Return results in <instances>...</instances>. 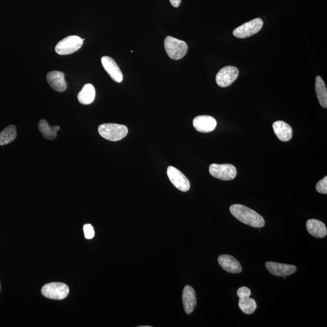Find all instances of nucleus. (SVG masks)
I'll list each match as a JSON object with an SVG mask.
<instances>
[{"label":"nucleus","mask_w":327,"mask_h":327,"mask_svg":"<svg viewBox=\"0 0 327 327\" xmlns=\"http://www.w3.org/2000/svg\"><path fill=\"white\" fill-rule=\"evenodd\" d=\"M239 70L235 66H226L221 69L216 76L217 85L221 88H226L233 84L238 78Z\"/></svg>","instance_id":"obj_9"},{"label":"nucleus","mask_w":327,"mask_h":327,"mask_svg":"<svg viewBox=\"0 0 327 327\" xmlns=\"http://www.w3.org/2000/svg\"><path fill=\"white\" fill-rule=\"evenodd\" d=\"M307 229L311 235L317 238H325L327 233L326 226L321 221L311 219L307 221Z\"/></svg>","instance_id":"obj_18"},{"label":"nucleus","mask_w":327,"mask_h":327,"mask_svg":"<svg viewBox=\"0 0 327 327\" xmlns=\"http://www.w3.org/2000/svg\"><path fill=\"white\" fill-rule=\"evenodd\" d=\"M38 129L45 139L53 140L57 137V132L60 130L59 126H50L48 122L45 120H41L38 123Z\"/></svg>","instance_id":"obj_20"},{"label":"nucleus","mask_w":327,"mask_h":327,"mask_svg":"<svg viewBox=\"0 0 327 327\" xmlns=\"http://www.w3.org/2000/svg\"><path fill=\"white\" fill-rule=\"evenodd\" d=\"M83 230H84L85 236L86 239H91L94 238L95 236V231L91 224H85L84 227H83Z\"/></svg>","instance_id":"obj_24"},{"label":"nucleus","mask_w":327,"mask_h":327,"mask_svg":"<svg viewBox=\"0 0 327 327\" xmlns=\"http://www.w3.org/2000/svg\"><path fill=\"white\" fill-rule=\"evenodd\" d=\"M83 42L81 37L70 35L59 41L56 46V52L60 56L72 54L82 47Z\"/></svg>","instance_id":"obj_4"},{"label":"nucleus","mask_w":327,"mask_h":327,"mask_svg":"<svg viewBox=\"0 0 327 327\" xmlns=\"http://www.w3.org/2000/svg\"><path fill=\"white\" fill-rule=\"evenodd\" d=\"M101 63L105 71L107 72L114 81L117 83L123 81V73L114 59L108 56H104L102 57Z\"/></svg>","instance_id":"obj_12"},{"label":"nucleus","mask_w":327,"mask_h":327,"mask_svg":"<svg viewBox=\"0 0 327 327\" xmlns=\"http://www.w3.org/2000/svg\"><path fill=\"white\" fill-rule=\"evenodd\" d=\"M209 172L213 177L223 181H230L235 179L237 171L235 166L229 164L217 165L212 164L210 166Z\"/></svg>","instance_id":"obj_6"},{"label":"nucleus","mask_w":327,"mask_h":327,"mask_svg":"<svg viewBox=\"0 0 327 327\" xmlns=\"http://www.w3.org/2000/svg\"><path fill=\"white\" fill-rule=\"evenodd\" d=\"M316 189L320 194H327V177L325 176L322 180H320L316 186Z\"/></svg>","instance_id":"obj_23"},{"label":"nucleus","mask_w":327,"mask_h":327,"mask_svg":"<svg viewBox=\"0 0 327 327\" xmlns=\"http://www.w3.org/2000/svg\"><path fill=\"white\" fill-rule=\"evenodd\" d=\"M182 303L186 313L190 315L196 307L197 301L196 294L193 288L186 285L182 293Z\"/></svg>","instance_id":"obj_16"},{"label":"nucleus","mask_w":327,"mask_h":327,"mask_svg":"<svg viewBox=\"0 0 327 327\" xmlns=\"http://www.w3.org/2000/svg\"><path fill=\"white\" fill-rule=\"evenodd\" d=\"M171 5L175 8H178L181 3V0H170Z\"/></svg>","instance_id":"obj_25"},{"label":"nucleus","mask_w":327,"mask_h":327,"mask_svg":"<svg viewBox=\"0 0 327 327\" xmlns=\"http://www.w3.org/2000/svg\"><path fill=\"white\" fill-rule=\"evenodd\" d=\"M165 47L168 56L175 60L182 59L188 51V46L185 41L176 39L171 36L166 38Z\"/></svg>","instance_id":"obj_3"},{"label":"nucleus","mask_w":327,"mask_h":327,"mask_svg":"<svg viewBox=\"0 0 327 327\" xmlns=\"http://www.w3.org/2000/svg\"><path fill=\"white\" fill-rule=\"evenodd\" d=\"M263 21L261 18L246 22V23L237 28L233 31L234 36L238 38H246L252 37L259 33L263 26Z\"/></svg>","instance_id":"obj_8"},{"label":"nucleus","mask_w":327,"mask_h":327,"mask_svg":"<svg viewBox=\"0 0 327 327\" xmlns=\"http://www.w3.org/2000/svg\"><path fill=\"white\" fill-rule=\"evenodd\" d=\"M43 296L49 299L62 300L68 296L69 287L62 283H51L44 285L41 289Z\"/></svg>","instance_id":"obj_5"},{"label":"nucleus","mask_w":327,"mask_h":327,"mask_svg":"<svg viewBox=\"0 0 327 327\" xmlns=\"http://www.w3.org/2000/svg\"><path fill=\"white\" fill-rule=\"evenodd\" d=\"M96 91L94 86L92 84H86L79 92L78 99L80 103L89 105L94 101Z\"/></svg>","instance_id":"obj_19"},{"label":"nucleus","mask_w":327,"mask_h":327,"mask_svg":"<svg viewBox=\"0 0 327 327\" xmlns=\"http://www.w3.org/2000/svg\"><path fill=\"white\" fill-rule=\"evenodd\" d=\"M0 291H1V284H0Z\"/></svg>","instance_id":"obj_26"},{"label":"nucleus","mask_w":327,"mask_h":327,"mask_svg":"<svg viewBox=\"0 0 327 327\" xmlns=\"http://www.w3.org/2000/svg\"><path fill=\"white\" fill-rule=\"evenodd\" d=\"M217 261L223 270L231 274H239L242 270L241 265L232 256L221 255L218 257Z\"/></svg>","instance_id":"obj_14"},{"label":"nucleus","mask_w":327,"mask_h":327,"mask_svg":"<svg viewBox=\"0 0 327 327\" xmlns=\"http://www.w3.org/2000/svg\"><path fill=\"white\" fill-rule=\"evenodd\" d=\"M17 128L14 125L6 127L0 132V145L5 146L14 142L17 138Z\"/></svg>","instance_id":"obj_22"},{"label":"nucleus","mask_w":327,"mask_h":327,"mask_svg":"<svg viewBox=\"0 0 327 327\" xmlns=\"http://www.w3.org/2000/svg\"><path fill=\"white\" fill-rule=\"evenodd\" d=\"M315 89L319 104L323 108H327V91L324 82L320 76L316 78Z\"/></svg>","instance_id":"obj_21"},{"label":"nucleus","mask_w":327,"mask_h":327,"mask_svg":"<svg viewBox=\"0 0 327 327\" xmlns=\"http://www.w3.org/2000/svg\"><path fill=\"white\" fill-rule=\"evenodd\" d=\"M272 129L276 135L282 142H288L293 136V130L290 125L283 121L275 122L272 124Z\"/></svg>","instance_id":"obj_17"},{"label":"nucleus","mask_w":327,"mask_h":327,"mask_svg":"<svg viewBox=\"0 0 327 327\" xmlns=\"http://www.w3.org/2000/svg\"><path fill=\"white\" fill-rule=\"evenodd\" d=\"M265 267L270 274L277 277H287L294 274L297 270L296 266L274 262H266Z\"/></svg>","instance_id":"obj_13"},{"label":"nucleus","mask_w":327,"mask_h":327,"mask_svg":"<svg viewBox=\"0 0 327 327\" xmlns=\"http://www.w3.org/2000/svg\"><path fill=\"white\" fill-rule=\"evenodd\" d=\"M237 295L239 299V307L243 313L247 315H251L257 309V304L256 301L250 297L251 291L249 288L242 287L237 291Z\"/></svg>","instance_id":"obj_7"},{"label":"nucleus","mask_w":327,"mask_h":327,"mask_svg":"<svg viewBox=\"0 0 327 327\" xmlns=\"http://www.w3.org/2000/svg\"><path fill=\"white\" fill-rule=\"evenodd\" d=\"M230 211L234 217L247 225L255 228H261L265 225V220L260 214L243 205H232Z\"/></svg>","instance_id":"obj_1"},{"label":"nucleus","mask_w":327,"mask_h":327,"mask_svg":"<svg viewBox=\"0 0 327 327\" xmlns=\"http://www.w3.org/2000/svg\"><path fill=\"white\" fill-rule=\"evenodd\" d=\"M48 83L54 91L59 92H65L67 89L65 75L62 72L51 71L47 73Z\"/></svg>","instance_id":"obj_15"},{"label":"nucleus","mask_w":327,"mask_h":327,"mask_svg":"<svg viewBox=\"0 0 327 327\" xmlns=\"http://www.w3.org/2000/svg\"><path fill=\"white\" fill-rule=\"evenodd\" d=\"M98 132L105 140L111 142H118L127 136L128 129L124 125L102 124L98 127Z\"/></svg>","instance_id":"obj_2"},{"label":"nucleus","mask_w":327,"mask_h":327,"mask_svg":"<svg viewBox=\"0 0 327 327\" xmlns=\"http://www.w3.org/2000/svg\"><path fill=\"white\" fill-rule=\"evenodd\" d=\"M168 176L173 185L182 192H187L190 187V182L186 176L174 167L169 166L168 168Z\"/></svg>","instance_id":"obj_10"},{"label":"nucleus","mask_w":327,"mask_h":327,"mask_svg":"<svg viewBox=\"0 0 327 327\" xmlns=\"http://www.w3.org/2000/svg\"><path fill=\"white\" fill-rule=\"evenodd\" d=\"M195 129L199 132L209 133L215 129L217 122L212 117L201 115L195 118L193 121Z\"/></svg>","instance_id":"obj_11"}]
</instances>
